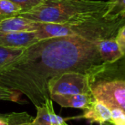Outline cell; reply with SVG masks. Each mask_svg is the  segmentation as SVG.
Instances as JSON below:
<instances>
[{
  "instance_id": "1",
  "label": "cell",
  "mask_w": 125,
  "mask_h": 125,
  "mask_svg": "<svg viewBox=\"0 0 125 125\" xmlns=\"http://www.w3.org/2000/svg\"><path fill=\"white\" fill-rule=\"evenodd\" d=\"M102 62L97 43L75 36L45 39L0 68V86L24 94L38 106L50 99L53 77L70 71L87 75Z\"/></svg>"
},
{
  "instance_id": "2",
  "label": "cell",
  "mask_w": 125,
  "mask_h": 125,
  "mask_svg": "<svg viewBox=\"0 0 125 125\" xmlns=\"http://www.w3.org/2000/svg\"><path fill=\"white\" fill-rule=\"evenodd\" d=\"M111 3L94 0H44L33 10L20 16L41 23L68 24L103 15Z\"/></svg>"
},
{
  "instance_id": "3",
  "label": "cell",
  "mask_w": 125,
  "mask_h": 125,
  "mask_svg": "<svg viewBox=\"0 0 125 125\" xmlns=\"http://www.w3.org/2000/svg\"><path fill=\"white\" fill-rule=\"evenodd\" d=\"M92 95L110 109L125 112V55L113 62H102L87 74Z\"/></svg>"
},
{
  "instance_id": "4",
  "label": "cell",
  "mask_w": 125,
  "mask_h": 125,
  "mask_svg": "<svg viewBox=\"0 0 125 125\" xmlns=\"http://www.w3.org/2000/svg\"><path fill=\"white\" fill-rule=\"evenodd\" d=\"M124 24L125 18H109L103 14L68 24L41 23L34 33L39 40L75 36L97 43L104 39L116 37L119 28Z\"/></svg>"
},
{
  "instance_id": "5",
  "label": "cell",
  "mask_w": 125,
  "mask_h": 125,
  "mask_svg": "<svg viewBox=\"0 0 125 125\" xmlns=\"http://www.w3.org/2000/svg\"><path fill=\"white\" fill-rule=\"evenodd\" d=\"M49 95H72L91 94L86 74L79 72H65L55 76L49 82Z\"/></svg>"
},
{
  "instance_id": "6",
  "label": "cell",
  "mask_w": 125,
  "mask_h": 125,
  "mask_svg": "<svg viewBox=\"0 0 125 125\" xmlns=\"http://www.w3.org/2000/svg\"><path fill=\"white\" fill-rule=\"evenodd\" d=\"M39 41L34 32L0 31V46L10 49H26Z\"/></svg>"
},
{
  "instance_id": "7",
  "label": "cell",
  "mask_w": 125,
  "mask_h": 125,
  "mask_svg": "<svg viewBox=\"0 0 125 125\" xmlns=\"http://www.w3.org/2000/svg\"><path fill=\"white\" fill-rule=\"evenodd\" d=\"M83 113L77 118H83L90 123H98L99 125H105L111 119V109L104 103L94 99L91 104L83 110Z\"/></svg>"
},
{
  "instance_id": "8",
  "label": "cell",
  "mask_w": 125,
  "mask_h": 125,
  "mask_svg": "<svg viewBox=\"0 0 125 125\" xmlns=\"http://www.w3.org/2000/svg\"><path fill=\"white\" fill-rule=\"evenodd\" d=\"M40 25L41 22L32 21L23 16H18L0 21V31L15 33L35 32L40 28Z\"/></svg>"
},
{
  "instance_id": "9",
  "label": "cell",
  "mask_w": 125,
  "mask_h": 125,
  "mask_svg": "<svg viewBox=\"0 0 125 125\" xmlns=\"http://www.w3.org/2000/svg\"><path fill=\"white\" fill-rule=\"evenodd\" d=\"M37 110L36 116L33 118L32 125H60L65 120L55 113L52 100L47 99L44 104L35 106Z\"/></svg>"
},
{
  "instance_id": "10",
  "label": "cell",
  "mask_w": 125,
  "mask_h": 125,
  "mask_svg": "<svg viewBox=\"0 0 125 125\" xmlns=\"http://www.w3.org/2000/svg\"><path fill=\"white\" fill-rule=\"evenodd\" d=\"M50 99L52 101L57 103L60 106L64 108H76V109L85 110L94 100L92 94H72V95H58L52 94L50 95Z\"/></svg>"
},
{
  "instance_id": "11",
  "label": "cell",
  "mask_w": 125,
  "mask_h": 125,
  "mask_svg": "<svg viewBox=\"0 0 125 125\" xmlns=\"http://www.w3.org/2000/svg\"><path fill=\"white\" fill-rule=\"evenodd\" d=\"M97 48L103 62H113L125 55L116 40V37L104 39L97 42Z\"/></svg>"
},
{
  "instance_id": "12",
  "label": "cell",
  "mask_w": 125,
  "mask_h": 125,
  "mask_svg": "<svg viewBox=\"0 0 125 125\" xmlns=\"http://www.w3.org/2000/svg\"><path fill=\"white\" fill-rule=\"evenodd\" d=\"M21 14L20 7L9 0H0V21Z\"/></svg>"
},
{
  "instance_id": "13",
  "label": "cell",
  "mask_w": 125,
  "mask_h": 125,
  "mask_svg": "<svg viewBox=\"0 0 125 125\" xmlns=\"http://www.w3.org/2000/svg\"><path fill=\"white\" fill-rule=\"evenodd\" d=\"M33 117L27 112H12L6 114L7 125H32Z\"/></svg>"
},
{
  "instance_id": "14",
  "label": "cell",
  "mask_w": 125,
  "mask_h": 125,
  "mask_svg": "<svg viewBox=\"0 0 125 125\" xmlns=\"http://www.w3.org/2000/svg\"><path fill=\"white\" fill-rule=\"evenodd\" d=\"M111 6L104 13L109 18H125V0H109Z\"/></svg>"
},
{
  "instance_id": "15",
  "label": "cell",
  "mask_w": 125,
  "mask_h": 125,
  "mask_svg": "<svg viewBox=\"0 0 125 125\" xmlns=\"http://www.w3.org/2000/svg\"><path fill=\"white\" fill-rule=\"evenodd\" d=\"M24 50L23 49H10L0 46V68L19 57Z\"/></svg>"
},
{
  "instance_id": "16",
  "label": "cell",
  "mask_w": 125,
  "mask_h": 125,
  "mask_svg": "<svg viewBox=\"0 0 125 125\" xmlns=\"http://www.w3.org/2000/svg\"><path fill=\"white\" fill-rule=\"evenodd\" d=\"M18 7L21 8V14L33 10L36 6L40 5L43 3L44 0H9Z\"/></svg>"
},
{
  "instance_id": "17",
  "label": "cell",
  "mask_w": 125,
  "mask_h": 125,
  "mask_svg": "<svg viewBox=\"0 0 125 125\" xmlns=\"http://www.w3.org/2000/svg\"><path fill=\"white\" fill-rule=\"evenodd\" d=\"M105 125H125V112L118 108L111 109V119Z\"/></svg>"
},
{
  "instance_id": "18",
  "label": "cell",
  "mask_w": 125,
  "mask_h": 125,
  "mask_svg": "<svg viewBox=\"0 0 125 125\" xmlns=\"http://www.w3.org/2000/svg\"><path fill=\"white\" fill-rule=\"evenodd\" d=\"M20 95H21V93L17 91L11 90L7 87L0 86V100L18 102L20 99Z\"/></svg>"
},
{
  "instance_id": "19",
  "label": "cell",
  "mask_w": 125,
  "mask_h": 125,
  "mask_svg": "<svg viewBox=\"0 0 125 125\" xmlns=\"http://www.w3.org/2000/svg\"><path fill=\"white\" fill-rule=\"evenodd\" d=\"M116 40L119 45L120 48L125 53V24L119 28L116 35Z\"/></svg>"
},
{
  "instance_id": "20",
  "label": "cell",
  "mask_w": 125,
  "mask_h": 125,
  "mask_svg": "<svg viewBox=\"0 0 125 125\" xmlns=\"http://www.w3.org/2000/svg\"><path fill=\"white\" fill-rule=\"evenodd\" d=\"M5 117H6V114H2L0 113V119H4L5 121Z\"/></svg>"
},
{
  "instance_id": "21",
  "label": "cell",
  "mask_w": 125,
  "mask_h": 125,
  "mask_svg": "<svg viewBox=\"0 0 125 125\" xmlns=\"http://www.w3.org/2000/svg\"><path fill=\"white\" fill-rule=\"evenodd\" d=\"M0 125H7V123L4 119H0Z\"/></svg>"
},
{
  "instance_id": "22",
  "label": "cell",
  "mask_w": 125,
  "mask_h": 125,
  "mask_svg": "<svg viewBox=\"0 0 125 125\" xmlns=\"http://www.w3.org/2000/svg\"><path fill=\"white\" fill-rule=\"evenodd\" d=\"M60 125H69V124H67L66 123H62V124H60Z\"/></svg>"
},
{
  "instance_id": "23",
  "label": "cell",
  "mask_w": 125,
  "mask_h": 125,
  "mask_svg": "<svg viewBox=\"0 0 125 125\" xmlns=\"http://www.w3.org/2000/svg\"><path fill=\"white\" fill-rule=\"evenodd\" d=\"M91 125H93V124H92V123H91Z\"/></svg>"
}]
</instances>
